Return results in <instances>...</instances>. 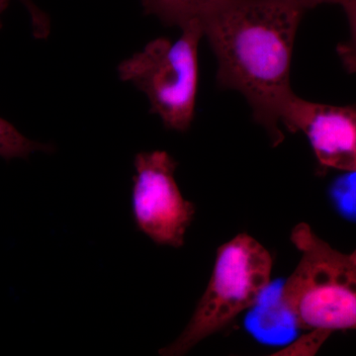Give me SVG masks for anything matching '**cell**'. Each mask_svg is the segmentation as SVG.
Listing matches in <instances>:
<instances>
[{
  "label": "cell",
  "instance_id": "obj_13",
  "mask_svg": "<svg viewBox=\"0 0 356 356\" xmlns=\"http://www.w3.org/2000/svg\"><path fill=\"white\" fill-rule=\"evenodd\" d=\"M11 0H0V29L2 28V15L6 13L7 8H8L9 4H10Z\"/></svg>",
  "mask_w": 356,
  "mask_h": 356
},
{
  "label": "cell",
  "instance_id": "obj_10",
  "mask_svg": "<svg viewBox=\"0 0 356 356\" xmlns=\"http://www.w3.org/2000/svg\"><path fill=\"white\" fill-rule=\"evenodd\" d=\"M332 332L325 330H308L306 334L291 343L275 351L274 356H313L317 355L323 346L331 337Z\"/></svg>",
  "mask_w": 356,
  "mask_h": 356
},
{
  "label": "cell",
  "instance_id": "obj_9",
  "mask_svg": "<svg viewBox=\"0 0 356 356\" xmlns=\"http://www.w3.org/2000/svg\"><path fill=\"white\" fill-rule=\"evenodd\" d=\"M341 6L348 19L350 36L343 43L337 44V54L343 69L348 74H356V0H341Z\"/></svg>",
  "mask_w": 356,
  "mask_h": 356
},
{
  "label": "cell",
  "instance_id": "obj_12",
  "mask_svg": "<svg viewBox=\"0 0 356 356\" xmlns=\"http://www.w3.org/2000/svg\"><path fill=\"white\" fill-rule=\"evenodd\" d=\"M306 10L315 8L322 4H339L341 0H296Z\"/></svg>",
  "mask_w": 356,
  "mask_h": 356
},
{
  "label": "cell",
  "instance_id": "obj_5",
  "mask_svg": "<svg viewBox=\"0 0 356 356\" xmlns=\"http://www.w3.org/2000/svg\"><path fill=\"white\" fill-rule=\"evenodd\" d=\"M134 168L132 210L138 229L156 245L181 248L195 206L179 191L177 161L165 151L142 152Z\"/></svg>",
  "mask_w": 356,
  "mask_h": 356
},
{
  "label": "cell",
  "instance_id": "obj_2",
  "mask_svg": "<svg viewBox=\"0 0 356 356\" xmlns=\"http://www.w3.org/2000/svg\"><path fill=\"white\" fill-rule=\"evenodd\" d=\"M291 242L300 259L281 290V306L305 331H356V248H332L306 222L293 228Z\"/></svg>",
  "mask_w": 356,
  "mask_h": 356
},
{
  "label": "cell",
  "instance_id": "obj_11",
  "mask_svg": "<svg viewBox=\"0 0 356 356\" xmlns=\"http://www.w3.org/2000/svg\"><path fill=\"white\" fill-rule=\"evenodd\" d=\"M29 14L32 34L38 40L47 39L51 33V20L48 14L42 10L34 0H17Z\"/></svg>",
  "mask_w": 356,
  "mask_h": 356
},
{
  "label": "cell",
  "instance_id": "obj_3",
  "mask_svg": "<svg viewBox=\"0 0 356 356\" xmlns=\"http://www.w3.org/2000/svg\"><path fill=\"white\" fill-rule=\"evenodd\" d=\"M273 266L268 250L247 233L222 243L218 248L209 283L188 325L172 343L159 350V355H186L254 307L270 284Z\"/></svg>",
  "mask_w": 356,
  "mask_h": 356
},
{
  "label": "cell",
  "instance_id": "obj_8",
  "mask_svg": "<svg viewBox=\"0 0 356 356\" xmlns=\"http://www.w3.org/2000/svg\"><path fill=\"white\" fill-rule=\"evenodd\" d=\"M54 146L36 142L26 137L10 122L0 117V158L6 161L14 159H27L31 154L53 153Z\"/></svg>",
  "mask_w": 356,
  "mask_h": 356
},
{
  "label": "cell",
  "instance_id": "obj_4",
  "mask_svg": "<svg viewBox=\"0 0 356 356\" xmlns=\"http://www.w3.org/2000/svg\"><path fill=\"white\" fill-rule=\"evenodd\" d=\"M177 40L165 37L149 42L142 51L122 60L119 79L147 96L151 113L168 130L188 131L195 115L199 86V23L181 28Z\"/></svg>",
  "mask_w": 356,
  "mask_h": 356
},
{
  "label": "cell",
  "instance_id": "obj_6",
  "mask_svg": "<svg viewBox=\"0 0 356 356\" xmlns=\"http://www.w3.org/2000/svg\"><path fill=\"white\" fill-rule=\"evenodd\" d=\"M281 124L288 132L305 136L323 168L356 173V106L322 104L295 95Z\"/></svg>",
  "mask_w": 356,
  "mask_h": 356
},
{
  "label": "cell",
  "instance_id": "obj_1",
  "mask_svg": "<svg viewBox=\"0 0 356 356\" xmlns=\"http://www.w3.org/2000/svg\"><path fill=\"white\" fill-rule=\"evenodd\" d=\"M306 11L296 0H229L201 23L216 57L218 86L245 97L274 147L284 140L281 118L296 95L290 72Z\"/></svg>",
  "mask_w": 356,
  "mask_h": 356
},
{
  "label": "cell",
  "instance_id": "obj_7",
  "mask_svg": "<svg viewBox=\"0 0 356 356\" xmlns=\"http://www.w3.org/2000/svg\"><path fill=\"white\" fill-rule=\"evenodd\" d=\"M229 0H140L143 10L161 23L179 29L201 23Z\"/></svg>",
  "mask_w": 356,
  "mask_h": 356
}]
</instances>
